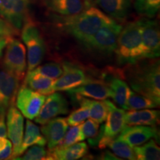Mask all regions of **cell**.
<instances>
[{
  "label": "cell",
  "mask_w": 160,
  "mask_h": 160,
  "mask_svg": "<svg viewBox=\"0 0 160 160\" xmlns=\"http://www.w3.org/2000/svg\"><path fill=\"white\" fill-rule=\"evenodd\" d=\"M58 25L82 44L87 42L99 30L113 20L97 8L86 5L80 13L68 17H57Z\"/></svg>",
  "instance_id": "1"
},
{
  "label": "cell",
  "mask_w": 160,
  "mask_h": 160,
  "mask_svg": "<svg viewBox=\"0 0 160 160\" xmlns=\"http://www.w3.org/2000/svg\"><path fill=\"white\" fill-rule=\"evenodd\" d=\"M142 62L129 64L123 77L134 91L160 103L159 62L148 59Z\"/></svg>",
  "instance_id": "2"
},
{
  "label": "cell",
  "mask_w": 160,
  "mask_h": 160,
  "mask_svg": "<svg viewBox=\"0 0 160 160\" xmlns=\"http://www.w3.org/2000/svg\"><path fill=\"white\" fill-rule=\"evenodd\" d=\"M142 39L139 19L122 27L114 51L120 64H133L142 59Z\"/></svg>",
  "instance_id": "3"
},
{
  "label": "cell",
  "mask_w": 160,
  "mask_h": 160,
  "mask_svg": "<svg viewBox=\"0 0 160 160\" xmlns=\"http://www.w3.org/2000/svg\"><path fill=\"white\" fill-rule=\"evenodd\" d=\"M122 29V25L113 20L102 27L93 37L82 45L88 49L105 54H111L116 51L118 37Z\"/></svg>",
  "instance_id": "4"
},
{
  "label": "cell",
  "mask_w": 160,
  "mask_h": 160,
  "mask_svg": "<svg viewBox=\"0 0 160 160\" xmlns=\"http://www.w3.org/2000/svg\"><path fill=\"white\" fill-rule=\"evenodd\" d=\"M2 68L18 79L22 80L27 69L26 49L19 40L11 37L5 47Z\"/></svg>",
  "instance_id": "5"
},
{
  "label": "cell",
  "mask_w": 160,
  "mask_h": 160,
  "mask_svg": "<svg viewBox=\"0 0 160 160\" xmlns=\"http://www.w3.org/2000/svg\"><path fill=\"white\" fill-rule=\"evenodd\" d=\"M108 103L109 111L105 119L106 122L102 125V136L97 145L100 149L105 148L110 140L115 139L126 126L125 110L116 107L109 100Z\"/></svg>",
  "instance_id": "6"
},
{
  "label": "cell",
  "mask_w": 160,
  "mask_h": 160,
  "mask_svg": "<svg viewBox=\"0 0 160 160\" xmlns=\"http://www.w3.org/2000/svg\"><path fill=\"white\" fill-rule=\"evenodd\" d=\"M142 39V59H156L159 57V29L156 20L149 18L139 19Z\"/></svg>",
  "instance_id": "7"
},
{
  "label": "cell",
  "mask_w": 160,
  "mask_h": 160,
  "mask_svg": "<svg viewBox=\"0 0 160 160\" xmlns=\"http://www.w3.org/2000/svg\"><path fill=\"white\" fill-rule=\"evenodd\" d=\"M46 99L45 95L22 85L17 93V107L24 117L34 119L41 110Z\"/></svg>",
  "instance_id": "8"
},
{
  "label": "cell",
  "mask_w": 160,
  "mask_h": 160,
  "mask_svg": "<svg viewBox=\"0 0 160 160\" xmlns=\"http://www.w3.org/2000/svg\"><path fill=\"white\" fill-rule=\"evenodd\" d=\"M29 0H0V17L20 31L28 17Z\"/></svg>",
  "instance_id": "9"
},
{
  "label": "cell",
  "mask_w": 160,
  "mask_h": 160,
  "mask_svg": "<svg viewBox=\"0 0 160 160\" xmlns=\"http://www.w3.org/2000/svg\"><path fill=\"white\" fill-rule=\"evenodd\" d=\"M7 136L11 139L13 151L10 159H16L19 157V148L24 135V117L22 113L12 105L7 113Z\"/></svg>",
  "instance_id": "10"
},
{
  "label": "cell",
  "mask_w": 160,
  "mask_h": 160,
  "mask_svg": "<svg viewBox=\"0 0 160 160\" xmlns=\"http://www.w3.org/2000/svg\"><path fill=\"white\" fill-rule=\"evenodd\" d=\"M68 103L65 98L61 93L53 92L46 97L39 113L35 118V122L44 125L57 116L68 114Z\"/></svg>",
  "instance_id": "11"
},
{
  "label": "cell",
  "mask_w": 160,
  "mask_h": 160,
  "mask_svg": "<svg viewBox=\"0 0 160 160\" xmlns=\"http://www.w3.org/2000/svg\"><path fill=\"white\" fill-rule=\"evenodd\" d=\"M68 93L75 99L85 97L97 100H105L111 97V90L109 85L102 79H88L82 85L69 90Z\"/></svg>",
  "instance_id": "12"
},
{
  "label": "cell",
  "mask_w": 160,
  "mask_h": 160,
  "mask_svg": "<svg viewBox=\"0 0 160 160\" xmlns=\"http://www.w3.org/2000/svg\"><path fill=\"white\" fill-rule=\"evenodd\" d=\"M118 139L122 140L131 148L143 145L152 138L159 139L157 125H129L125 127Z\"/></svg>",
  "instance_id": "13"
},
{
  "label": "cell",
  "mask_w": 160,
  "mask_h": 160,
  "mask_svg": "<svg viewBox=\"0 0 160 160\" xmlns=\"http://www.w3.org/2000/svg\"><path fill=\"white\" fill-rule=\"evenodd\" d=\"M62 74L54 81L53 91H68L80 86L88 79L82 68L70 62L62 65Z\"/></svg>",
  "instance_id": "14"
},
{
  "label": "cell",
  "mask_w": 160,
  "mask_h": 160,
  "mask_svg": "<svg viewBox=\"0 0 160 160\" xmlns=\"http://www.w3.org/2000/svg\"><path fill=\"white\" fill-rule=\"evenodd\" d=\"M19 87V80L5 70L0 71V116L14 103Z\"/></svg>",
  "instance_id": "15"
},
{
  "label": "cell",
  "mask_w": 160,
  "mask_h": 160,
  "mask_svg": "<svg viewBox=\"0 0 160 160\" xmlns=\"http://www.w3.org/2000/svg\"><path fill=\"white\" fill-rule=\"evenodd\" d=\"M41 131L46 139L49 151L59 145L68 129L67 119L64 117H55L42 125Z\"/></svg>",
  "instance_id": "16"
},
{
  "label": "cell",
  "mask_w": 160,
  "mask_h": 160,
  "mask_svg": "<svg viewBox=\"0 0 160 160\" xmlns=\"http://www.w3.org/2000/svg\"><path fill=\"white\" fill-rule=\"evenodd\" d=\"M93 3L105 14L117 21L125 20L131 11V0H94Z\"/></svg>",
  "instance_id": "17"
},
{
  "label": "cell",
  "mask_w": 160,
  "mask_h": 160,
  "mask_svg": "<svg viewBox=\"0 0 160 160\" xmlns=\"http://www.w3.org/2000/svg\"><path fill=\"white\" fill-rule=\"evenodd\" d=\"M41 2L50 11L62 17L76 15L85 8L82 0H41Z\"/></svg>",
  "instance_id": "18"
},
{
  "label": "cell",
  "mask_w": 160,
  "mask_h": 160,
  "mask_svg": "<svg viewBox=\"0 0 160 160\" xmlns=\"http://www.w3.org/2000/svg\"><path fill=\"white\" fill-rule=\"evenodd\" d=\"M159 121V111L157 110H129L125 113V123L128 125L154 126Z\"/></svg>",
  "instance_id": "19"
},
{
  "label": "cell",
  "mask_w": 160,
  "mask_h": 160,
  "mask_svg": "<svg viewBox=\"0 0 160 160\" xmlns=\"http://www.w3.org/2000/svg\"><path fill=\"white\" fill-rule=\"evenodd\" d=\"M88 148L85 142H77L63 148H54L49 151L51 160H77L87 155Z\"/></svg>",
  "instance_id": "20"
},
{
  "label": "cell",
  "mask_w": 160,
  "mask_h": 160,
  "mask_svg": "<svg viewBox=\"0 0 160 160\" xmlns=\"http://www.w3.org/2000/svg\"><path fill=\"white\" fill-rule=\"evenodd\" d=\"M53 83L54 79L45 77L33 70L28 71L25 80V85L43 95H48L54 92Z\"/></svg>",
  "instance_id": "21"
},
{
  "label": "cell",
  "mask_w": 160,
  "mask_h": 160,
  "mask_svg": "<svg viewBox=\"0 0 160 160\" xmlns=\"http://www.w3.org/2000/svg\"><path fill=\"white\" fill-rule=\"evenodd\" d=\"M46 143L45 138L42 135L39 128L32 122L31 120H27L25 134L23 135L22 142L19 148V157L31 146L40 145L44 147Z\"/></svg>",
  "instance_id": "22"
},
{
  "label": "cell",
  "mask_w": 160,
  "mask_h": 160,
  "mask_svg": "<svg viewBox=\"0 0 160 160\" xmlns=\"http://www.w3.org/2000/svg\"><path fill=\"white\" fill-rule=\"evenodd\" d=\"M28 48V71L35 69L42 62L46 52L43 38L30 40L25 42Z\"/></svg>",
  "instance_id": "23"
},
{
  "label": "cell",
  "mask_w": 160,
  "mask_h": 160,
  "mask_svg": "<svg viewBox=\"0 0 160 160\" xmlns=\"http://www.w3.org/2000/svg\"><path fill=\"white\" fill-rule=\"evenodd\" d=\"M111 90V97L120 108L127 110V102L131 90L127 82L119 77L111 79L108 83Z\"/></svg>",
  "instance_id": "24"
},
{
  "label": "cell",
  "mask_w": 160,
  "mask_h": 160,
  "mask_svg": "<svg viewBox=\"0 0 160 160\" xmlns=\"http://www.w3.org/2000/svg\"><path fill=\"white\" fill-rule=\"evenodd\" d=\"M80 105L86 106L89 111L90 119L94 120L97 123H102L105 121L109 111L108 100L99 101V100H91L85 99V97L79 98Z\"/></svg>",
  "instance_id": "25"
},
{
  "label": "cell",
  "mask_w": 160,
  "mask_h": 160,
  "mask_svg": "<svg viewBox=\"0 0 160 160\" xmlns=\"http://www.w3.org/2000/svg\"><path fill=\"white\" fill-rule=\"evenodd\" d=\"M81 129L84 137L88 140L90 145L92 147L97 146L102 136V126L99 128V123L90 119L83 122L81 125Z\"/></svg>",
  "instance_id": "26"
},
{
  "label": "cell",
  "mask_w": 160,
  "mask_h": 160,
  "mask_svg": "<svg viewBox=\"0 0 160 160\" xmlns=\"http://www.w3.org/2000/svg\"><path fill=\"white\" fill-rule=\"evenodd\" d=\"M145 144V143H144ZM133 151L139 160H157L159 159L160 149L154 140L150 139L148 142L144 145L133 147Z\"/></svg>",
  "instance_id": "27"
},
{
  "label": "cell",
  "mask_w": 160,
  "mask_h": 160,
  "mask_svg": "<svg viewBox=\"0 0 160 160\" xmlns=\"http://www.w3.org/2000/svg\"><path fill=\"white\" fill-rule=\"evenodd\" d=\"M159 106V105H158L153 99L131 91L128 99L127 110L151 109L156 108Z\"/></svg>",
  "instance_id": "28"
},
{
  "label": "cell",
  "mask_w": 160,
  "mask_h": 160,
  "mask_svg": "<svg viewBox=\"0 0 160 160\" xmlns=\"http://www.w3.org/2000/svg\"><path fill=\"white\" fill-rule=\"evenodd\" d=\"M105 148H109L113 151V154L122 159L130 160L137 159L134 151L131 148V146L118 138L110 140Z\"/></svg>",
  "instance_id": "29"
},
{
  "label": "cell",
  "mask_w": 160,
  "mask_h": 160,
  "mask_svg": "<svg viewBox=\"0 0 160 160\" xmlns=\"http://www.w3.org/2000/svg\"><path fill=\"white\" fill-rule=\"evenodd\" d=\"M133 5L138 14L151 19L159 11L160 0H135Z\"/></svg>",
  "instance_id": "30"
},
{
  "label": "cell",
  "mask_w": 160,
  "mask_h": 160,
  "mask_svg": "<svg viewBox=\"0 0 160 160\" xmlns=\"http://www.w3.org/2000/svg\"><path fill=\"white\" fill-rule=\"evenodd\" d=\"M85 139V138L82 131L81 126H72V128L68 130V131H66L63 139H62L59 145L55 148H66L68 146L83 141Z\"/></svg>",
  "instance_id": "31"
},
{
  "label": "cell",
  "mask_w": 160,
  "mask_h": 160,
  "mask_svg": "<svg viewBox=\"0 0 160 160\" xmlns=\"http://www.w3.org/2000/svg\"><path fill=\"white\" fill-rule=\"evenodd\" d=\"M21 30V37L25 43L30 40L42 37L39 26L29 17H28L27 19L25 20Z\"/></svg>",
  "instance_id": "32"
},
{
  "label": "cell",
  "mask_w": 160,
  "mask_h": 160,
  "mask_svg": "<svg viewBox=\"0 0 160 160\" xmlns=\"http://www.w3.org/2000/svg\"><path fill=\"white\" fill-rule=\"evenodd\" d=\"M33 71V70H32ZM33 71L52 79H57L62 74V66L57 62H49L37 66Z\"/></svg>",
  "instance_id": "33"
},
{
  "label": "cell",
  "mask_w": 160,
  "mask_h": 160,
  "mask_svg": "<svg viewBox=\"0 0 160 160\" xmlns=\"http://www.w3.org/2000/svg\"><path fill=\"white\" fill-rule=\"evenodd\" d=\"M27 152L22 157H18L17 159L23 160H44L51 159L50 157L49 151H47L44 148L43 146L33 145L28 148Z\"/></svg>",
  "instance_id": "34"
},
{
  "label": "cell",
  "mask_w": 160,
  "mask_h": 160,
  "mask_svg": "<svg viewBox=\"0 0 160 160\" xmlns=\"http://www.w3.org/2000/svg\"><path fill=\"white\" fill-rule=\"evenodd\" d=\"M80 105L81 107L79 108L72 112L68 117L66 119L68 125L75 126L80 125L89 117L88 108L83 105Z\"/></svg>",
  "instance_id": "35"
},
{
  "label": "cell",
  "mask_w": 160,
  "mask_h": 160,
  "mask_svg": "<svg viewBox=\"0 0 160 160\" xmlns=\"http://www.w3.org/2000/svg\"><path fill=\"white\" fill-rule=\"evenodd\" d=\"M19 31L6 22L5 19L0 17V39L1 38L13 37L18 35Z\"/></svg>",
  "instance_id": "36"
},
{
  "label": "cell",
  "mask_w": 160,
  "mask_h": 160,
  "mask_svg": "<svg viewBox=\"0 0 160 160\" xmlns=\"http://www.w3.org/2000/svg\"><path fill=\"white\" fill-rule=\"evenodd\" d=\"M13 151L11 142L6 137H0V160L10 159Z\"/></svg>",
  "instance_id": "37"
},
{
  "label": "cell",
  "mask_w": 160,
  "mask_h": 160,
  "mask_svg": "<svg viewBox=\"0 0 160 160\" xmlns=\"http://www.w3.org/2000/svg\"><path fill=\"white\" fill-rule=\"evenodd\" d=\"M0 137H7V127L5 123V116H0Z\"/></svg>",
  "instance_id": "38"
},
{
  "label": "cell",
  "mask_w": 160,
  "mask_h": 160,
  "mask_svg": "<svg viewBox=\"0 0 160 160\" xmlns=\"http://www.w3.org/2000/svg\"><path fill=\"white\" fill-rule=\"evenodd\" d=\"M10 38H1V39H0V59H1L2 57L4 49L5 48L6 45H7V43L8 42V40L10 39Z\"/></svg>",
  "instance_id": "39"
},
{
  "label": "cell",
  "mask_w": 160,
  "mask_h": 160,
  "mask_svg": "<svg viewBox=\"0 0 160 160\" xmlns=\"http://www.w3.org/2000/svg\"><path fill=\"white\" fill-rule=\"evenodd\" d=\"M102 157L103 159H119V158L116 157L115 154H113L111 152L108 151H105V153H103Z\"/></svg>",
  "instance_id": "40"
}]
</instances>
